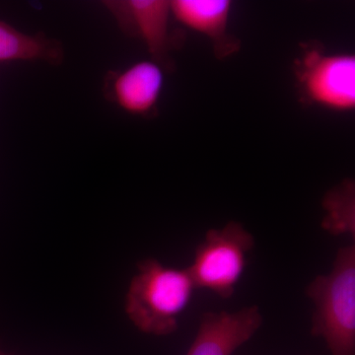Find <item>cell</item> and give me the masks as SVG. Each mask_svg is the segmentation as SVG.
<instances>
[{"instance_id": "obj_1", "label": "cell", "mask_w": 355, "mask_h": 355, "mask_svg": "<svg viewBox=\"0 0 355 355\" xmlns=\"http://www.w3.org/2000/svg\"><path fill=\"white\" fill-rule=\"evenodd\" d=\"M197 291L188 268H166L153 259L141 261L128 288L125 310L139 331L154 336L171 335L179 317Z\"/></svg>"}, {"instance_id": "obj_2", "label": "cell", "mask_w": 355, "mask_h": 355, "mask_svg": "<svg viewBox=\"0 0 355 355\" xmlns=\"http://www.w3.org/2000/svg\"><path fill=\"white\" fill-rule=\"evenodd\" d=\"M315 306L311 334L323 338L331 355H355V246L338 249L331 272L306 287Z\"/></svg>"}, {"instance_id": "obj_3", "label": "cell", "mask_w": 355, "mask_h": 355, "mask_svg": "<svg viewBox=\"0 0 355 355\" xmlns=\"http://www.w3.org/2000/svg\"><path fill=\"white\" fill-rule=\"evenodd\" d=\"M254 242L253 234L237 221L207 231L188 268L197 289H207L222 299L231 298L244 275Z\"/></svg>"}, {"instance_id": "obj_4", "label": "cell", "mask_w": 355, "mask_h": 355, "mask_svg": "<svg viewBox=\"0 0 355 355\" xmlns=\"http://www.w3.org/2000/svg\"><path fill=\"white\" fill-rule=\"evenodd\" d=\"M294 74L303 101L340 113L355 109L354 55L327 53L320 44H306Z\"/></svg>"}, {"instance_id": "obj_5", "label": "cell", "mask_w": 355, "mask_h": 355, "mask_svg": "<svg viewBox=\"0 0 355 355\" xmlns=\"http://www.w3.org/2000/svg\"><path fill=\"white\" fill-rule=\"evenodd\" d=\"M104 4L114 14L121 30L144 41L153 62L163 69H169V53L173 46L169 1L127 0L106 1Z\"/></svg>"}, {"instance_id": "obj_6", "label": "cell", "mask_w": 355, "mask_h": 355, "mask_svg": "<svg viewBox=\"0 0 355 355\" xmlns=\"http://www.w3.org/2000/svg\"><path fill=\"white\" fill-rule=\"evenodd\" d=\"M263 323L258 305L236 312L203 313L195 340L187 355H233L249 342Z\"/></svg>"}, {"instance_id": "obj_7", "label": "cell", "mask_w": 355, "mask_h": 355, "mask_svg": "<svg viewBox=\"0 0 355 355\" xmlns=\"http://www.w3.org/2000/svg\"><path fill=\"white\" fill-rule=\"evenodd\" d=\"M164 86V69L157 62L140 60L127 69L112 70L105 77L107 100L132 116H153Z\"/></svg>"}, {"instance_id": "obj_8", "label": "cell", "mask_w": 355, "mask_h": 355, "mask_svg": "<svg viewBox=\"0 0 355 355\" xmlns=\"http://www.w3.org/2000/svg\"><path fill=\"white\" fill-rule=\"evenodd\" d=\"M171 15L184 27L200 33L211 42L218 60L240 50L241 42L228 33L232 2L229 0H171Z\"/></svg>"}, {"instance_id": "obj_9", "label": "cell", "mask_w": 355, "mask_h": 355, "mask_svg": "<svg viewBox=\"0 0 355 355\" xmlns=\"http://www.w3.org/2000/svg\"><path fill=\"white\" fill-rule=\"evenodd\" d=\"M64 60V48L57 40L25 34L0 21V62H44L58 65Z\"/></svg>"}, {"instance_id": "obj_10", "label": "cell", "mask_w": 355, "mask_h": 355, "mask_svg": "<svg viewBox=\"0 0 355 355\" xmlns=\"http://www.w3.org/2000/svg\"><path fill=\"white\" fill-rule=\"evenodd\" d=\"M326 214L321 227L334 236L355 237L354 181L347 179L334 187L324 195L322 202Z\"/></svg>"}, {"instance_id": "obj_11", "label": "cell", "mask_w": 355, "mask_h": 355, "mask_svg": "<svg viewBox=\"0 0 355 355\" xmlns=\"http://www.w3.org/2000/svg\"><path fill=\"white\" fill-rule=\"evenodd\" d=\"M0 355H1V354H0Z\"/></svg>"}]
</instances>
